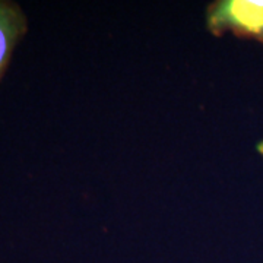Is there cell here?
<instances>
[{
  "instance_id": "obj_1",
  "label": "cell",
  "mask_w": 263,
  "mask_h": 263,
  "mask_svg": "<svg viewBox=\"0 0 263 263\" xmlns=\"http://www.w3.org/2000/svg\"><path fill=\"white\" fill-rule=\"evenodd\" d=\"M208 24L215 34L233 31L263 41V0H226L214 3L209 8Z\"/></svg>"
},
{
  "instance_id": "obj_2",
  "label": "cell",
  "mask_w": 263,
  "mask_h": 263,
  "mask_svg": "<svg viewBox=\"0 0 263 263\" xmlns=\"http://www.w3.org/2000/svg\"><path fill=\"white\" fill-rule=\"evenodd\" d=\"M25 31L27 19L18 5L10 2H0V79Z\"/></svg>"
},
{
  "instance_id": "obj_3",
  "label": "cell",
  "mask_w": 263,
  "mask_h": 263,
  "mask_svg": "<svg viewBox=\"0 0 263 263\" xmlns=\"http://www.w3.org/2000/svg\"><path fill=\"white\" fill-rule=\"evenodd\" d=\"M257 149H259V152H260V154L263 155V142L260 143V145H259V146H257Z\"/></svg>"
}]
</instances>
